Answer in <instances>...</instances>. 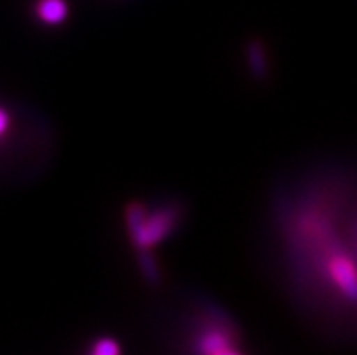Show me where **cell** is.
I'll return each mask as SVG.
<instances>
[{
    "label": "cell",
    "instance_id": "obj_4",
    "mask_svg": "<svg viewBox=\"0 0 357 355\" xmlns=\"http://www.w3.org/2000/svg\"><path fill=\"white\" fill-rule=\"evenodd\" d=\"M35 17L45 26H60L69 17V6L66 0H36Z\"/></svg>",
    "mask_w": 357,
    "mask_h": 355
},
{
    "label": "cell",
    "instance_id": "obj_5",
    "mask_svg": "<svg viewBox=\"0 0 357 355\" xmlns=\"http://www.w3.org/2000/svg\"><path fill=\"white\" fill-rule=\"evenodd\" d=\"M247 62L256 78H265L268 73L267 50L259 40H254L247 45Z\"/></svg>",
    "mask_w": 357,
    "mask_h": 355
},
{
    "label": "cell",
    "instance_id": "obj_6",
    "mask_svg": "<svg viewBox=\"0 0 357 355\" xmlns=\"http://www.w3.org/2000/svg\"><path fill=\"white\" fill-rule=\"evenodd\" d=\"M89 352L93 355H118L122 352L116 339L113 338H98L93 341Z\"/></svg>",
    "mask_w": 357,
    "mask_h": 355
},
{
    "label": "cell",
    "instance_id": "obj_7",
    "mask_svg": "<svg viewBox=\"0 0 357 355\" xmlns=\"http://www.w3.org/2000/svg\"><path fill=\"white\" fill-rule=\"evenodd\" d=\"M140 266H142V272H144V275L149 279V281H158V278H160L158 263H156V259L151 256L149 252H142Z\"/></svg>",
    "mask_w": 357,
    "mask_h": 355
},
{
    "label": "cell",
    "instance_id": "obj_2",
    "mask_svg": "<svg viewBox=\"0 0 357 355\" xmlns=\"http://www.w3.org/2000/svg\"><path fill=\"white\" fill-rule=\"evenodd\" d=\"M192 348L205 355L241 354V341L238 330L229 323L225 315H207L199 321L192 335Z\"/></svg>",
    "mask_w": 357,
    "mask_h": 355
},
{
    "label": "cell",
    "instance_id": "obj_1",
    "mask_svg": "<svg viewBox=\"0 0 357 355\" xmlns=\"http://www.w3.org/2000/svg\"><path fill=\"white\" fill-rule=\"evenodd\" d=\"M126 227L138 252H151L167 239L180 221V211L172 205L149 211L144 203H129L126 209Z\"/></svg>",
    "mask_w": 357,
    "mask_h": 355
},
{
    "label": "cell",
    "instance_id": "obj_8",
    "mask_svg": "<svg viewBox=\"0 0 357 355\" xmlns=\"http://www.w3.org/2000/svg\"><path fill=\"white\" fill-rule=\"evenodd\" d=\"M9 123H11V116H9L4 107H0V136H4L8 133Z\"/></svg>",
    "mask_w": 357,
    "mask_h": 355
},
{
    "label": "cell",
    "instance_id": "obj_3",
    "mask_svg": "<svg viewBox=\"0 0 357 355\" xmlns=\"http://www.w3.org/2000/svg\"><path fill=\"white\" fill-rule=\"evenodd\" d=\"M326 274L334 287L343 294L350 303H357V269L343 250L335 248L325 259Z\"/></svg>",
    "mask_w": 357,
    "mask_h": 355
}]
</instances>
